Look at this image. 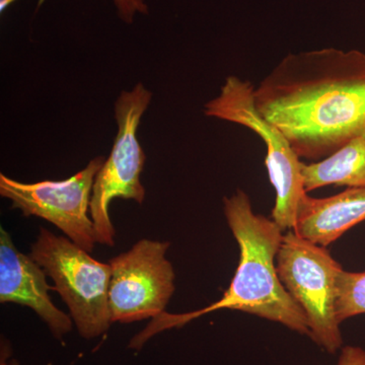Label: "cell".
Here are the masks:
<instances>
[{"mask_svg":"<svg viewBox=\"0 0 365 365\" xmlns=\"http://www.w3.org/2000/svg\"><path fill=\"white\" fill-rule=\"evenodd\" d=\"M255 103L300 160L330 157L365 138V54L336 48L290 53L255 88Z\"/></svg>","mask_w":365,"mask_h":365,"instance_id":"cell-1","label":"cell"},{"mask_svg":"<svg viewBox=\"0 0 365 365\" xmlns=\"http://www.w3.org/2000/svg\"><path fill=\"white\" fill-rule=\"evenodd\" d=\"M223 211L240 247L239 265L227 292L222 299L198 311L176 314L163 312L137 334L129 348L139 350L157 334L220 309L255 314L309 337L306 314L283 287L275 265L283 230L273 220L256 215L248 194L241 189L223 198Z\"/></svg>","mask_w":365,"mask_h":365,"instance_id":"cell-2","label":"cell"},{"mask_svg":"<svg viewBox=\"0 0 365 365\" xmlns=\"http://www.w3.org/2000/svg\"><path fill=\"white\" fill-rule=\"evenodd\" d=\"M30 256L55 282L69 309L81 337L95 339L108 332L112 325L109 307L111 266L91 257L66 237L40 228L31 246Z\"/></svg>","mask_w":365,"mask_h":365,"instance_id":"cell-3","label":"cell"},{"mask_svg":"<svg viewBox=\"0 0 365 365\" xmlns=\"http://www.w3.org/2000/svg\"><path fill=\"white\" fill-rule=\"evenodd\" d=\"M204 114L242 125L260 136L267 148L266 168L276 192L272 220L282 230H294L300 204L307 195L302 180V162L280 129L257 109L253 83L228 76L220 95L204 105Z\"/></svg>","mask_w":365,"mask_h":365,"instance_id":"cell-4","label":"cell"},{"mask_svg":"<svg viewBox=\"0 0 365 365\" xmlns=\"http://www.w3.org/2000/svg\"><path fill=\"white\" fill-rule=\"evenodd\" d=\"M153 93L143 83L130 91H122L115 102L118 131L111 153L106 158L93 182L90 216L97 244L115 246L114 225L110 218V204L116 198L134 200L141 205L145 189L140 181L146 155L137 138L141 118L150 107Z\"/></svg>","mask_w":365,"mask_h":365,"instance_id":"cell-5","label":"cell"},{"mask_svg":"<svg viewBox=\"0 0 365 365\" xmlns=\"http://www.w3.org/2000/svg\"><path fill=\"white\" fill-rule=\"evenodd\" d=\"M276 268L283 287L306 314L309 338L327 352L336 353L343 343L336 312L342 266L327 247L290 230L283 235Z\"/></svg>","mask_w":365,"mask_h":365,"instance_id":"cell-6","label":"cell"},{"mask_svg":"<svg viewBox=\"0 0 365 365\" xmlns=\"http://www.w3.org/2000/svg\"><path fill=\"white\" fill-rule=\"evenodd\" d=\"M106 158L98 155L73 176L62 181L26 184L0 174V196L24 216H37L59 228L85 251L95 249V228L90 213L91 192Z\"/></svg>","mask_w":365,"mask_h":365,"instance_id":"cell-7","label":"cell"},{"mask_svg":"<svg viewBox=\"0 0 365 365\" xmlns=\"http://www.w3.org/2000/svg\"><path fill=\"white\" fill-rule=\"evenodd\" d=\"M169 242L140 240L129 251L110 259L109 307L112 323L155 319L174 294V268L165 258Z\"/></svg>","mask_w":365,"mask_h":365,"instance_id":"cell-8","label":"cell"},{"mask_svg":"<svg viewBox=\"0 0 365 365\" xmlns=\"http://www.w3.org/2000/svg\"><path fill=\"white\" fill-rule=\"evenodd\" d=\"M47 274L30 255L21 253L4 227L0 228V302L32 309L48 326L53 337L63 341L73 329L71 314L53 304Z\"/></svg>","mask_w":365,"mask_h":365,"instance_id":"cell-9","label":"cell"},{"mask_svg":"<svg viewBox=\"0 0 365 365\" xmlns=\"http://www.w3.org/2000/svg\"><path fill=\"white\" fill-rule=\"evenodd\" d=\"M364 220L365 188H348L326 198L304 197L294 230L307 241L328 247Z\"/></svg>","mask_w":365,"mask_h":365,"instance_id":"cell-10","label":"cell"},{"mask_svg":"<svg viewBox=\"0 0 365 365\" xmlns=\"http://www.w3.org/2000/svg\"><path fill=\"white\" fill-rule=\"evenodd\" d=\"M302 175L307 193L329 185L365 188V138L353 139L318 162L302 163Z\"/></svg>","mask_w":365,"mask_h":365,"instance_id":"cell-11","label":"cell"},{"mask_svg":"<svg viewBox=\"0 0 365 365\" xmlns=\"http://www.w3.org/2000/svg\"><path fill=\"white\" fill-rule=\"evenodd\" d=\"M336 312L340 324L365 314V272L341 271L337 280Z\"/></svg>","mask_w":365,"mask_h":365,"instance_id":"cell-12","label":"cell"},{"mask_svg":"<svg viewBox=\"0 0 365 365\" xmlns=\"http://www.w3.org/2000/svg\"><path fill=\"white\" fill-rule=\"evenodd\" d=\"M116 6L118 16L124 23H133L137 14H148V6L145 0H113Z\"/></svg>","mask_w":365,"mask_h":365,"instance_id":"cell-13","label":"cell"},{"mask_svg":"<svg viewBox=\"0 0 365 365\" xmlns=\"http://www.w3.org/2000/svg\"><path fill=\"white\" fill-rule=\"evenodd\" d=\"M337 365H365V350L355 346H346L341 350Z\"/></svg>","mask_w":365,"mask_h":365,"instance_id":"cell-14","label":"cell"},{"mask_svg":"<svg viewBox=\"0 0 365 365\" xmlns=\"http://www.w3.org/2000/svg\"><path fill=\"white\" fill-rule=\"evenodd\" d=\"M0 365H20L18 360L11 357V348L6 340L1 341V356Z\"/></svg>","mask_w":365,"mask_h":365,"instance_id":"cell-15","label":"cell"},{"mask_svg":"<svg viewBox=\"0 0 365 365\" xmlns=\"http://www.w3.org/2000/svg\"><path fill=\"white\" fill-rule=\"evenodd\" d=\"M16 0H0V13L4 14Z\"/></svg>","mask_w":365,"mask_h":365,"instance_id":"cell-16","label":"cell"}]
</instances>
